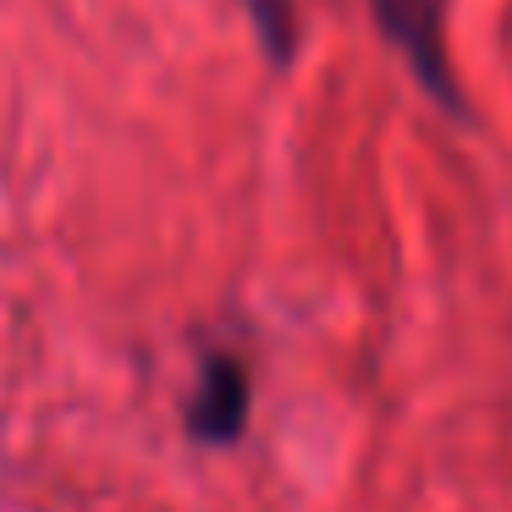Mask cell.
Wrapping results in <instances>:
<instances>
[{
    "label": "cell",
    "mask_w": 512,
    "mask_h": 512,
    "mask_svg": "<svg viewBox=\"0 0 512 512\" xmlns=\"http://www.w3.org/2000/svg\"><path fill=\"white\" fill-rule=\"evenodd\" d=\"M375 17L397 50L408 56L413 78L446 105L457 111V89H452V67H446V0H375Z\"/></svg>",
    "instance_id": "obj_1"
},
{
    "label": "cell",
    "mask_w": 512,
    "mask_h": 512,
    "mask_svg": "<svg viewBox=\"0 0 512 512\" xmlns=\"http://www.w3.org/2000/svg\"><path fill=\"white\" fill-rule=\"evenodd\" d=\"M188 430L210 446H226L248 430V369L237 353H204L199 391L188 397Z\"/></svg>",
    "instance_id": "obj_2"
},
{
    "label": "cell",
    "mask_w": 512,
    "mask_h": 512,
    "mask_svg": "<svg viewBox=\"0 0 512 512\" xmlns=\"http://www.w3.org/2000/svg\"><path fill=\"white\" fill-rule=\"evenodd\" d=\"M248 17H254L259 39H265V56L276 67H287L292 45H298V6L292 0H248Z\"/></svg>",
    "instance_id": "obj_3"
}]
</instances>
